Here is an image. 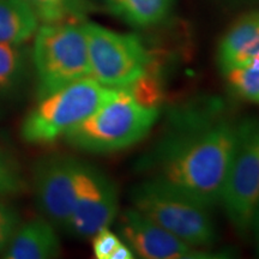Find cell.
<instances>
[{"label":"cell","mask_w":259,"mask_h":259,"mask_svg":"<svg viewBox=\"0 0 259 259\" xmlns=\"http://www.w3.org/2000/svg\"><path fill=\"white\" fill-rule=\"evenodd\" d=\"M158 116V105L144 101L130 88L112 89L102 105L64 139L84 153H116L147 137Z\"/></svg>","instance_id":"2"},{"label":"cell","mask_w":259,"mask_h":259,"mask_svg":"<svg viewBox=\"0 0 259 259\" xmlns=\"http://www.w3.org/2000/svg\"><path fill=\"white\" fill-rule=\"evenodd\" d=\"M30 48L37 100L90 77L82 23L40 24Z\"/></svg>","instance_id":"4"},{"label":"cell","mask_w":259,"mask_h":259,"mask_svg":"<svg viewBox=\"0 0 259 259\" xmlns=\"http://www.w3.org/2000/svg\"><path fill=\"white\" fill-rule=\"evenodd\" d=\"M78 158L66 154H50L32 166L31 187L37 209L58 231L67 234L76 196Z\"/></svg>","instance_id":"9"},{"label":"cell","mask_w":259,"mask_h":259,"mask_svg":"<svg viewBox=\"0 0 259 259\" xmlns=\"http://www.w3.org/2000/svg\"><path fill=\"white\" fill-rule=\"evenodd\" d=\"M0 150H2V149H0Z\"/></svg>","instance_id":"23"},{"label":"cell","mask_w":259,"mask_h":259,"mask_svg":"<svg viewBox=\"0 0 259 259\" xmlns=\"http://www.w3.org/2000/svg\"><path fill=\"white\" fill-rule=\"evenodd\" d=\"M223 76L236 96L245 101L259 105V67H236Z\"/></svg>","instance_id":"17"},{"label":"cell","mask_w":259,"mask_h":259,"mask_svg":"<svg viewBox=\"0 0 259 259\" xmlns=\"http://www.w3.org/2000/svg\"><path fill=\"white\" fill-rule=\"evenodd\" d=\"M252 229H253V232H254L255 241H257V248L259 252V204H258L257 210H255V213H254L253 223H252Z\"/></svg>","instance_id":"22"},{"label":"cell","mask_w":259,"mask_h":259,"mask_svg":"<svg viewBox=\"0 0 259 259\" xmlns=\"http://www.w3.org/2000/svg\"><path fill=\"white\" fill-rule=\"evenodd\" d=\"M109 14L135 28H149L163 22L174 0H105Z\"/></svg>","instance_id":"15"},{"label":"cell","mask_w":259,"mask_h":259,"mask_svg":"<svg viewBox=\"0 0 259 259\" xmlns=\"http://www.w3.org/2000/svg\"><path fill=\"white\" fill-rule=\"evenodd\" d=\"M111 93L112 88L87 77L42 97L22 122V139L28 144L44 145L64 138L95 112Z\"/></svg>","instance_id":"5"},{"label":"cell","mask_w":259,"mask_h":259,"mask_svg":"<svg viewBox=\"0 0 259 259\" xmlns=\"http://www.w3.org/2000/svg\"><path fill=\"white\" fill-rule=\"evenodd\" d=\"M25 187L19 168L3 150H0V196H10L23 191Z\"/></svg>","instance_id":"18"},{"label":"cell","mask_w":259,"mask_h":259,"mask_svg":"<svg viewBox=\"0 0 259 259\" xmlns=\"http://www.w3.org/2000/svg\"><path fill=\"white\" fill-rule=\"evenodd\" d=\"M215 106L189 109L145 157L144 169L211 209L221 200L236 124Z\"/></svg>","instance_id":"1"},{"label":"cell","mask_w":259,"mask_h":259,"mask_svg":"<svg viewBox=\"0 0 259 259\" xmlns=\"http://www.w3.org/2000/svg\"><path fill=\"white\" fill-rule=\"evenodd\" d=\"M40 24L83 23L89 11L85 0H25Z\"/></svg>","instance_id":"16"},{"label":"cell","mask_w":259,"mask_h":259,"mask_svg":"<svg viewBox=\"0 0 259 259\" xmlns=\"http://www.w3.org/2000/svg\"><path fill=\"white\" fill-rule=\"evenodd\" d=\"M259 53V10L242 15L223 35L218 48V65L226 74L248 64Z\"/></svg>","instance_id":"12"},{"label":"cell","mask_w":259,"mask_h":259,"mask_svg":"<svg viewBox=\"0 0 259 259\" xmlns=\"http://www.w3.org/2000/svg\"><path fill=\"white\" fill-rule=\"evenodd\" d=\"M220 204L239 234L252 231L259 204V119L236 124L234 151Z\"/></svg>","instance_id":"7"},{"label":"cell","mask_w":259,"mask_h":259,"mask_svg":"<svg viewBox=\"0 0 259 259\" xmlns=\"http://www.w3.org/2000/svg\"><path fill=\"white\" fill-rule=\"evenodd\" d=\"M40 22L25 0H0V44H27Z\"/></svg>","instance_id":"14"},{"label":"cell","mask_w":259,"mask_h":259,"mask_svg":"<svg viewBox=\"0 0 259 259\" xmlns=\"http://www.w3.org/2000/svg\"><path fill=\"white\" fill-rule=\"evenodd\" d=\"M88 45L90 77L112 89L130 88L149 76L151 56L135 34H122L83 22Z\"/></svg>","instance_id":"6"},{"label":"cell","mask_w":259,"mask_h":259,"mask_svg":"<svg viewBox=\"0 0 259 259\" xmlns=\"http://www.w3.org/2000/svg\"><path fill=\"white\" fill-rule=\"evenodd\" d=\"M30 64L27 44H0V101L12 99L23 89Z\"/></svg>","instance_id":"13"},{"label":"cell","mask_w":259,"mask_h":259,"mask_svg":"<svg viewBox=\"0 0 259 259\" xmlns=\"http://www.w3.org/2000/svg\"><path fill=\"white\" fill-rule=\"evenodd\" d=\"M21 223L18 213L0 200V255H3Z\"/></svg>","instance_id":"19"},{"label":"cell","mask_w":259,"mask_h":259,"mask_svg":"<svg viewBox=\"0 0 259 259\" xmlns=\"http://www.w3.org/2000/svg\"><path fill=\"white\" fill-rule=\"evenodd\" d=\"M93 252L97 259H111L115 248L122 242V239L111 231V227L100 229L92 238Z\"/></svg>","instance_id":"20"},{"label":"cell","mask_w":259,"mask_h":259,"mask_svg":"<svg viewBox=\"0 0 259 259\" xmlns=\"http://www.w3.org/2000/svg\"><path fill=\"white\" fill-rule=\"evenodd\" d=\"M132 208L191 246L215 244L216 229L210 209L163 181L147 178L131 191Z\"/></svg>","instance_id":"3"},{"label":"cell","mask_w":259,"mask_h":259,"mask_svg":"<svg viewBox=\"0 0 259 259\" xmlns=\"http://www.w3.org/2000/svg\"><path fill=\"white\" fill-rule=\"evenodd\" d=\"M119 193L115 183L102 169L78 160L76 196L67 234L85 240L100 229L111 227L118 218Z\"/></svg>","instance_id":"8"},{"label":"cell","mask_w":259,"mask_h":259,"mask_svg":"<svg viewBox=\"0 0 259 259\" xmlns=\"http://www.w3.org/2000/svg\"><path fill=\"white\" fill-rule=\"evenodd\" d=\"M119 232L136 257L143 259H212L222 258L206 248L187 244L156 223L150 221L135 208L125 210L119 216Z\"/></svg>","instance_id":"10"},{"label":"cell","mask_w":259,"mask_h":259,"mask_svg":"<svg viewBox=\"0 0 259 259\" xmlns=\"http://www.w3.org/2000/svg\"><path fill=\"white\" fill-rule=\"evenodd\" d=\"M136 258L135 252L132 251V248L122 240V242L118 247L115 248V251L113 252L111 255V259H134Z\"/></svg>","instance_id":"21"},{"label":"cell","mask_w":259,"mask_h":259,"mask_svg":"<svg viewBox=\"0 0 259 259\" xmlns=\"http://www.w3.org/2000/svg\"><path fill=\"white\" fill-rule=\"evenodd\" d=\"M58 228L46 218L19 223L2 257L5 259H53L60 255Z\"/></svg>","instance_id":"11"}]
</instances>
